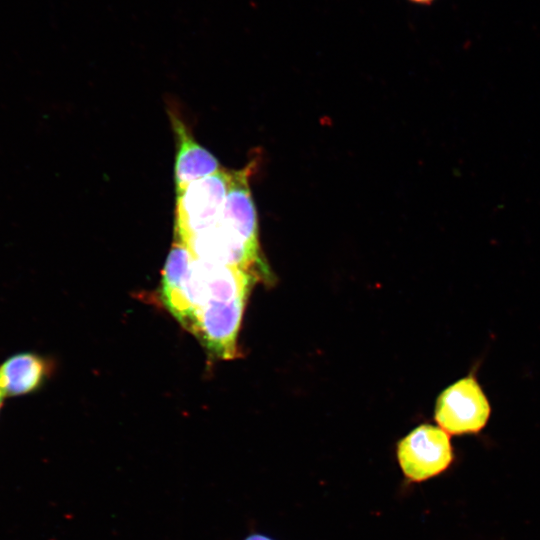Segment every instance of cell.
Listing matches in <instances>:
<instances>
[{
  "mask_svg": "<svg viewBox=\"0 0 540 540\" xmlns=\"http://www.w3.org/2000/svg\"><path fill=\"white\" fill-rule=\"evenodd\" d=\"M260 279L245 270L195 258L174 241L161 280L164 306L214 357L237 356L248 296Z\"/></svg>",
  "mask_w": 540,
  "mask_h": 540,
  "instance_id": "6da1fadb",
  "label": "cell"
},
{
  "mask_svg": "<svg viewBox=\"0 0 540 540\" xmlns=\"http://www.w3.org/2000/svg\"><path fill=\"white\" fill-rule=\"evenodd\" d=\"M397 458L404 475L411 481L421 482L437 476L453 461L449 435L442 428L420 425L398 443Z\"/></svg>",
  "mask_w": 540,
  "mask_h": 540,
  "instance_id": "3957f363",
  "label": "cell"
},
{
  "mask_svg": "<svg viewBox=\"0 0 540 540\" xmlns=\"http://www.w3.org/2000/svg\"><path fill=\"white\" fill-rule=\"evenodd\" d=\"M4 399H5V397L2 394V392L0 391V412H1V409L3 407Z\"/></svg>",
  "mask_w": 540,
  "mask_h": 540,
  "instance_id": "30bf717a",
  "label": "cell"
},
{
  "mask_svg": "<svg viewBox=\"0 0 540 540\" xmlns=\"http://www.w3.org/2000/svg\"><path fill=\"white\" fill-rule=\"evenodd\" d=\"M489 416V402L480 385L470 376L445 389L436 402V422L448 434L479 432Z\"/></svg>",
  "mask_w": 540,
  "mask_h": 540,
  "instance_id": "277c9868",
  "label": "cell"
},
{
  "mask_svg": "<svg viewBox=\"0 0 540 540\" xmlns=\"http://www.w3.org/2000/svg\"><path fill=\"white\" fill-rule=\"evenodd\" d=\"M245 540H272L264 535H260V534H253V535H250L249 537H247Z\"/></svg>",
  "mask_w": 540,
  "mask_h": 540,
  "instance_id": "9c48e42d",
  "label": "cell"
},
{
  "mask_svg": "<svg viewBox=\"0 0 540 540\" xmlns=\"http://www.w3.org/2000/svg\"><path fill=\"white\" fill-rule=\"evenodd\" d=\"M407 1L415 5L429 6L433 4L436 0H407Z\"/></svg>",
  "mask_w": 540,
  "mask_h": 540,
  "instance_id": "ba28073f",
  "label": "cell"
},
{
  "mask_svg": "<svg viewBox=\"0 0 540 540\" xmlns=\"http://www.w3.org/2000/svg\"><path fill=\"white\" fill-rule=\"evenodd\" d=\"M169 115L177 143L174 172L176 191H179L222 168L216 157L194 139L185 122L172 111Z\"/></svg>",
  "mask_w": 540,
  "mask_h": 540,
  "instance_id": "8992f818",
  "label": "cell"
},
{
  "mask_svg": "<svg viewBox=\"0 0 540 540\" xmlns=\"http://www.w3.org/2000/svg\"><path fill=\"white\" fill-rule=\"evenodd\" d=\"M257 162L230 172L229 188L219 222L248 246L260 250L256 208L250 190V176Z\"/></svg>",
  "mask_w": 540,
  "mask_h": 540,
  "instance_id": "5b68a950",
  "label": "cell"
},
{
  "mask_svg": "<svg viewBox=\"0 0 540 540\" xmlns=\"http://www.w3.org/2000/svg\"><path fill=\"white\" fill-rule=\"evenodd\" d=\"M52 371V361L38 353L13 354L0 364V391L5 398L32 394L43 387Z\"/></svg>",
  "mask_w": 540,
  "mask_h": 540,
  "instance_id": "52a82bcc",
  "label": "cell"
},
{
  "mask_svg": "<svg viewBox=\"0 0 540 540\" xmlns=\"http://www.w3.org/2000/svg\"><path fill=\"white\" fill-rule=\"evenodd\" d=\"M230 172H218L176 191L175 240L185 243L216 224L223 213Z\"/></svg>",
  "mask_w": 540,
  "mask_h": 540,
  "instance_id": "7a4b0ae2",
  "label": "cell"
}]
</instances>
